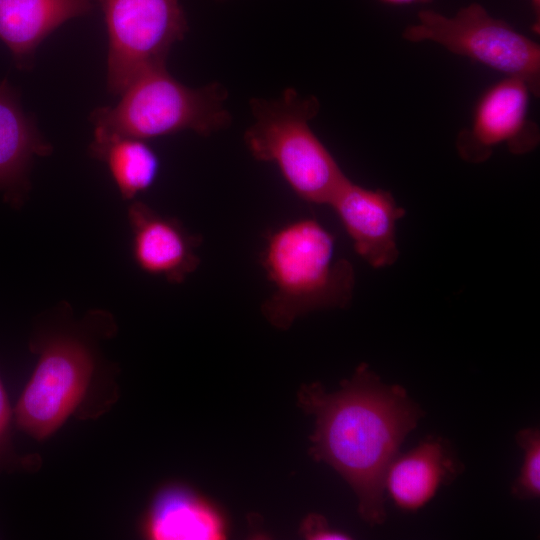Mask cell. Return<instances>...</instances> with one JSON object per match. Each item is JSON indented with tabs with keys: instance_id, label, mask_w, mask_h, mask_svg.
Here are the masks:
<instances>
[{
	"instance_id": "1",
	"label": "cell",
	"mask_w": 540,
	"mask_h": 540,
	"mask_svg": "<svg viewBox=\"0 0 540 540\" xmlns=\"http://www.w3.org/2000/svg\"><path fill=\"white\" fill-rule=\"evenodd\" d=\"M315 415L313 456L331 465L350 484L358 510L371 525L386 519V471L423 411L399 385H388L361 364L335 393L318 384L300 394Z\"/></svg>"
},
{
	"instance_id": "2",
	"label": "cell",
	"mask_w": 540,
	"mask_h": 540,
	"mask_svg": "<svg viewBox=\"0 0 540 540\" xmlns=\"http://www.w3.org/2000/svg\"><path fill=\"white\" fill-rule=\"evenodd\" d=\"M261 264L272 285L261 311L278 329H288L315 310L343 308L352 299L354 268L336 255L334 236L314 218L293 220L271 231Z\"/></svg>"
},
{
	"instance_id": "3",
	"label": "cell",
	"mask_w": 540,
	"mask_h": 540,
	"mask_svg": "<svg viewBox=\"0 0 540 540\" xmlns=\"http://www.w3.org/2000/svg\"><path fill=\"white\" fill-rule=\"evenodd\" d=\"M114 106L92 112L93 143L129 137L141 140L191 130L208 136L230 124L226 90L219 83L190 88L165 64L138 73Z\"/></svg>"
},
{
	"instance_id": "4",
	"label": "cell",
	"mask_w": 540,
	"mask_h": 540,
	"mask_svg": "<svg viewBox=\"0 0 540 540\" xmlns=\"http://www.w3.org/2000/svg\"><path fill=\"white\" fill-rule=\"evenodd\" d=\"M250 107L254 123L244 141L251 155L275 164L301 200L329 205L348 177L310 127L318 99L288 88L275 100L252 99Z\"/></svg>"
},
{
	"instance_id": "5",
	"label": "cell",
	"mask_w": 540,
	"mask_h": 540,
	"mask_svg": "<svg viewBox=\"0 0 540 540\" xmlns=\"http://www.w3.org/2000/svg\"><path fill=\"white\" fill-rule=\"evenodd\" d=\"M402 37L414 43L432 41L505 77L522 79L533 96H539V44L507 22L491 16L478 3H471L449 17L422 10L417 23L406 27Z\"/></svg>"
},
{
	"instance_id": "6",
	"label": "cell",
	"mask_w": 540,
	"mask_h": 540,
	"mask_svg": "<svg viewBox=\"0 0 540 540\" xmlns=\"http://www.w3.org/2000/svg\"><path fill=\"white\" fill-rule=\"evenodd\" d=\"M108 35L107 88L120 94L141 71L165 64L188 30L180 0H96Z\"/></svg>"
},
{
	"instance_id": "7",
	"label": "cell",
	"mask_w": 540,
	"mask_h": 540,
	"mask_svg": "<svg viewBox=\"0 0 540 540\" xmlns=\"http://www.w3.org/2000/svg\"><path fill=\"white\" fill-rule=\"evenodd\" d=\"M93 366L90 351L80 341L52 339L16 405L18 426L37 440L53 434L82 401Z\"/></svg>"
},
{
	"instance_id": "8",
	"label": "cell",
	"mask_w": 540,
	"mask_h": 540,
	"mask_svg": "<svg viewBox=\"0 0 540 540\" xmlns=\"http://www.w3.org/2000/svg\"><path fill=\"white\" fill-rule=\"evenodd\" d=\"M531 96L527 83L515 77H505L488 87L475 105L470 126L456 137L460 157L481 163L501 144L513 154L532 151L539 143L540 133L529 118Z\"/></svg>"
},
{
	"instance_id": "9",
	"label": "cell",
	"mask_w": 540,
	"mask_h": 540,
	"mask_svg": "<svg viewBox=\"0 0 540 540\" xmlns=\"http://www.w3.org/2000/svg\"><path fill=\"white\" fill-rule=\"evenodd\" d=\"M353 242L356 253L374 268L399 257L396 224L405 216L389 191L368 189L349 178L329 203Z\"/></svg>"
},
{
	"instance_id": "10",
	"label": "cell",
	"mask_w": 540,
	"mask_h": 540,
	"mask_svg": "<svg viewBox=\"0 0 540 540\" xmlns=\"http://www.w3.org/2000/svg\"><path fill=\"white\" fill-rule=\"evenodd\" d=\"M128 221L133 259L142 271L174 284L184 282L196 271L201 237L190 233L178 220L135 201L128 209Z\"/></svg>"
},
{
	"instance_id": "11",
	"label": "cell",
	"mask_w": 540,
	"mask_h": 540,
	"mask_svg": "<svg viewBox=\"0 0 540 540\" xmlns=\"http://www.w3.org/2000/svg\"><path fill=\"white\" fill-rule=\"evenodd\" d=\"M96 0H0V39L20 69L40 43L68 20L90 13Z\"/></svg>"
},
{
	"instance_id": "12",
	"label": "cell",
	"mask_w": 540,
	"mask_h": 540,
	"mask_svg": "<svg viewBox=\"0 0 540 540\" xmlns=\"http://www.w3.org/2000/svg\"><path fill=\"white\" fill-rule=\"evenodd\" d=\"M457 466L448 444L429 437L411 451L394 457L386 471L384 488L398 508L416 511L442 484L456 476Z\"/></svg>"
},
{
	"instance_id": "13",
	"label": "cell",
	"mask_w": 540,
	"mask_h": 540,
	"mask_svg": "<svg viewBox=\"0 0 540 540\" xmlns=\"http://www.w3.org/2000/svg\"><path fill=\"white\" fill-rule=\"evenodd\" d=\"M154 540H218L226 535L224 519L211 504L187 488L170 486L155 497L143 522Z\"/></svg>"
},
{
	"instance_id": "14",
	"label": "cell",
	"mask_w": 540,
	"mask_h": 540,
	"mask_svg": "<svg viewBox=\"0 0 540 540\" xmlns=\"http://www.w3.org/2000/svg\"><path fill=\"white\" fill-rule=\"evenodd\" d=\"M51 150L33 119L21 107L18 94L7 81L0 82V188L25 179L32 158Z\"/></svg>"
},
{
	"instance_id": "15",
	"label": "cell",
	"mask_w": 540,
	"mask_h": 540,
	"mask_svg": "<svg viewBox=\"0 0 540 540\" xmlns=\"http://www.w3.org/2000/svg\"><path fill=\"white\" fill-rule=\"evenodd\" d=\"M93 156L104 161L124 199L147 190L159 172V158L145 140L120 137L91 143Z\"/></svg>"
},
{
	"instance_id": "16",
	"label": "cell",
	"mask_w": 540,
	"mask_h": 540,
	"mask_svg": "<svg viewBox=\"0 0 540 540\" xmlns=\"http://www.w3.org/2000/svg\"><path fill=\"white\" fill-rule=\"evenodd\" d=\"M516 440L524 451L520 474L512 486V493L522 500L540 495V432L538 428H525L518 432Z\"/></svg>"
},
{
	"instance_id": "17",
	"label": "cell",
	"mask_w": 540,
	"mask_h": 540,
	"mask_svg": "<svg viewBox=\"0 0 540 540\" xmlns=\"http://www.w3.org/2000/svg\"><path fill=\"white\" fill-rule=\"evenodd\" d=\"M301 532L307 539L312 540H337L349 539V535L332 528L327 520L318 514H311L303 521Z\"/></svg>"
},
{
	"instance_id": "18",
	"label": "cell",
	"mask_w": 540,
	"mask_h": 540,
	"mask_svg": "<svg viewBox=\"0 0 540 540\" xmlns=\"http://www.w3.org/2000/svg\"><path fill=\"white\" fill-rule=\"evenodd\" d=\"M11 418V410L7 394L0 378V445L3 442Z\"/></svg>"
},
{
	"instance_id": "19",
	"label": "cell",
	"mask_w": 540,
	"mask_h": 540,
	"mask_svg": "<svg viewBox=\"0 0 540 540\" xmlns=\"http://www.w3.org/2000/svg\"><path fill=\"white\" fill-rule=\"evenodd\" d=\"M534 16H535V22L533 25V29L535 32L539 33V22H540V0H530Z\"/></svg>"
},
{
	"instance_id": "20",
	"label": "cell",
	"mask_w": 540,
	"mask_h": 540,
	"mask_svg": "<svg viewBox=\"0 0 540 540\" xmlns=\"http://www.w3.org/2000/svg\"><path fill=\"white\" fill-rule=\"evenodd\" d=\"M384 3L392 4V5H407V4H414V3H424L429 2L431 0H380Z\"/></svg>"
}]
</instances>
